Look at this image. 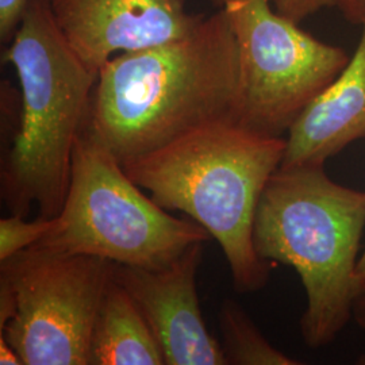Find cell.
<instances>
[{"label": "cell", "instance_id": "6da1fadb", "mask_svg": "<svg viewBox=\"0 0 365 365\" xmlns=\"http://www.w3.org/2000/svg\"><path fill=\"white\" fill-rule=\"evenodd\" d=\"M238 95L240 52L221 9L182 38L110 58L83 134L122 164L203 126L235 122Z\"/></svg>", "mask_w": 365, "mask_h": 365}, {"label": "cell", "instance_id": "7a4b0ae2", "mask_svg": "<svg viewBox=\"0 0 365 365\" xmlns=\"http://www.w3.org/2000/svg\"><path fill=\"white\" fill-rule=\"evenodd\" d=\"M284 152L286 137L262 135L226 120L122 167L160 207L182 211L205 227L221 247L235 289L255 292L267 286L271 272L255 248L256 211Z\"/></svg>", "mask_w": 365, "mask_h": 365}, {"label": "cell", "instance_id": "3957f363", "mask_svg": "<svg viewBox=\"0 0 365 365\" xmlns=\"http://www.w3.org/2000/svg\"><path fill=\"white\" fill-rule=\"evenodd\" d=\"M365 227V191L333 182L324 165L279 168L265 185L253 241L261 259L292 267L306 291L300 331L318 349L353 317Z\"/></svg>", "mask_w": 365, "mask_h": 365}, {"label": "cell", "instance_id": "277c9868", "mask_svg": "<svg viewBox=\"0 0 365 365\" xmlns=\"http://www.w3.org/2000/svg\"><path fill=\"white\" fill-rule=\"evenodd\" d=\"M3 58L19 78L22 118L1 167V197L15 215L37 206L39 217L54 218L66 202L99 73L68 43L45 0H27Z\"/></svg>", "mask_w": 365, "mask_h": 365}, {"label": "cell", "instance_id": "5b68a950", "mask_svg": "<svg viewBox=\"0 0 365 365\" xmlns=\"http://www.w3.org/2000/svg\"><path fill=\"white\" fill-rule=\"evenodd\" d=\"M210 235L143 194L122 164L83 133L75 145L64 206L37 248L160 268Z\"/></svg>", "mask_w": 365, "mask_h": 365}, {"label": "cell", "instance_id": "8992f818", "mask_svg": "<svg viewBox=\"0 0 365 365\" xmlns=\"http://www.w3.org/2000/svg\"><path fill=\"white\" fill-rule=\"evenodd\" d=\"M114 262L30 247L0 264V336L24 365H90Z\"/></svg>", "mask_w": 365, "mask_h": 365}, {"label": "cell", "instance_id": "52a82bcc", "mask_svg": "<svg viewBox=\"0 0 365 365\" xmlns=\"http://www.w3.org/2000/svg\"><path fill=\"white\" fill-rule=\"evenodd\" d=\"M214 3L227 14L240 52L235 123L262 135L284 137L351 57L277 13L271 0Z\"/></svg>", "mask_w": 365, "mask_h": 365}, {"label": "cell", "instance_id": "ba28073f", "mask_svg": "<svg viewBox=\"0 0 365 365\" xmlns=\"http://www.w3.org/2000/svg\"><path fill=\"white\" fill-rule=\"evenodd\" d=\"M203 242L160 268L114 264L113 277L134 300L168 365H227L220 341L205 324L196 291Z\"/></svg>", "mask_w": 365, "mask_h": 365}, {"label": "cell", "instance_id": "9c48e42d", "mask_svg": "<svg viewBox=\"0 0 365 365\" xmlns=\"http://www.w3.org/2000/svg\"><path fill=\"white\" fill-rule=\"evenodd\" d=\"M45 1L68 43L98 73L119 53L182 38L205 18L188 13L184 0Z\"/></svg>", "mask_w": 365, "mask_h": 365}, {"label": "cell", "instance_id": "30bf717a", "mask_svg": "<svg viewBox=\"0 0 365 365\" xmlns=\"http://www.w3.org/2000/svg\"><path fill=\"white\" fill-rule=\"evenodd\" d=\"M349 63L289 128L282 168L325 165L348 145L365 138V18Z\"/></svg>", "mask_w": 365, "mask_h": 365}, {"label": "cell", "instance_id": "8fae6325", "mask_svg": "<svg viewBox=\"0 0 365 365\" xmlns=\"http://www.w3.org/2000/svg\"><path fill=\"white\" fill-rule=\"evenodd\" d=\"M155 333L126 289L113 277L93 327L90 365H164Z\"/></svg>", "mask_w": 365, "mask_h": 365}, {"label": "cell", "instance_id": "7c38bea8", "mask_svg": "<svg viewBox=\"0 0 365 365\" xmlns=\"http://www.w3.org/2000/svg\"><path fill=\"white\" fill-rule=\"evenodd\" d=\"M221 345L227 365H298L261 334L247 312L233 299L220 309Z\"/></svg>", "mask_w": 365, "mask_h": 365}, {"label": "cell", "instance_id": "4fadbf2b", "mask_svg": "<svg viewBox=\"0 0 365 365\" xmlns=\"http://www.w3.org/2000/svg\"><path fill=\"white\" fill-rule=\"evenodd\" d=\"M53 218L38 217L36 221H25V217L11 214L0 221V261L7 260L21 250L41 241L52 229Z\"/></svg>", "mask_w": 365, "mask_h": 365}, {"label": "cell", "instance_id": "5bb4252c", "mask_svg": "<svg viewBox=\"0 0 365 365\" xmlns=\"http://www.w3.org/2000/svg\"><path fill=\"white\" fill-rule=\"evenodd\" d=\"M337 0H274V9L289 21L299 25L310 15L325 7L336 6Z\"/></svg>", "mask_w": 365, "mask_h": 365}, {"label": "cell", "instance_id": "9a60e30c", "mask_svg": "<svg viewBox=\"0 0 365 365\" xmlns=\"http://www.w3.org/2000/svg\"><path fill=\"white\" fill-rule=\"evenodd\" d=\"M26 4L27 0H0V37L3 42L13 39Z\"/></svg>", "mask_w": 365, "mask_h": 365}, {"label": "cell", "instance_id": "2e32d148", "mask_svg": "<svg viewBox=\"0 0 365 365\" xmlns=\"http://www.w3.org/2000/svg\"><path fill=\"white\" fill-rule=\"evenodd\" d=\"M339 7L344 16L356 25H361L365 18V0H337Z\"/></svg>", "mask_w": 365, "mask_h": 365}, {"label": "cell", "instance_id": "e0dca14e", "mask_svg": "<svg viewBox=\"0 0 365 365\" xmlns=\"http://www.w3.org/2000/svg\"><path fill=\"white\" fill-rule=\"evenodd\" d=\"M0 364L24 365L21 356L1 336H0Z\"/></svg>", "mask_w": 365, "mask_h": 365}, {"label": "cell", "instance_id": "ac0fdd59", "mask_svg": "<svg viewBox=\"0 0 365 365\" xmlns=\"http://www.w3.org/2000/svg\"><path fill=\"white\" fill-rule=\"evenodd\" d=\"M353 317L361 329L365 330V282L357 288V294L353 304Z\"/></svg>", "mask_w": 365, "mask_h": 365}, {"label": "cell", "instance_id": "d6986e66", "mask_svg": "<svg viewBox=\"0 0 365 365\" xmlns=\"http://www.w3.org/2000/svg\"><path fill=\"white\" fill-rule=\"evenodd\" d=\"M365 282V249L364 252L361 253L359 262H357V269H356V283H357V288L361 286Z\"/></svg>", "mask_w": 365, "mask_h": 365}]
</instances>
